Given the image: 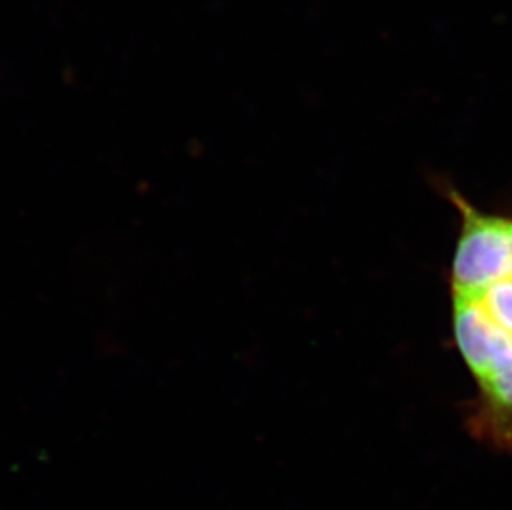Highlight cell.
Instances as JSON below:
<instances>
[{
    "label": "cell",
    "instance_id": "obj_1",
    "mask_svg": "<svg viewBox=\"0 0 512 510\" xmlns=\"http://www.w3.org/2000/svg\"><path fill=\"white\" fill-rule=\"evenodd\" d=\"M446 198L461 216V232L451 265V292L469 294L512 272V217L479 211L455 188Z\"/></svg>",
    "mask_w": 512,
    "mask_h": 510
},
{
    "label": "cell",
    "instance_id": "obj_2",
    "mask_svg": "<svg viewBox=\"0 0 512 510\" xmlns=\"http://www.w3.org/2000/svg\"><path fill=\"white\" fill-rule=\"evenodd\" d=\"M466 428L478 443L512 454V370L478 388L466 414Z\"/></svg>",
    "mask_w": 512,
    "mask_h": 510
}]
</instances>
